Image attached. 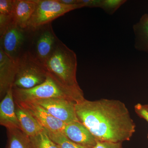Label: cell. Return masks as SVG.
I'll return each instance as SVG.
<instances>
[{
	"mask_svg": "<svg viewBox=\"0 0 148 148\" xmlns=\"http://www.w3.org/2000/svg\"><path fill=\"white\" fill-rule=\"evenodd\" d=\"M6 148H31L29 138L21 130L7 129Z\"/></svg>",
	"mask_w": 148,
	"mask_h": 148,
	"instance_id": "cell-16",
	"label": "cell"
},
{
	"mask_svg": "<svg viewBox=\"0 0 148 148\" xmlns=\"http://www.w3.org/2000/svg\"><path fill=\"white\" fill-rule=\"evenodd\" d=\"M38 0H14L12 16L19 27L27 30L28 23L34 12Z\"/></svg>",
	"mask_w": 148,
	"mask_h": 148,
	"instance_id": "cell-13",
	"label": "cell"
},
{
	"mask_svg": "<svg viewBox=\"0 0 148 148\" xmlns=\"http://www.w3.org/2000/svg\"><path fill=\"white\" fill-rule=\"evenodd\" d=\"M44 64L48 75L61 86L84 96L77 80L76 54L60 40L53 53Z\"/></svg>",
	"mask_w": 148,
	"mask_h": 148,
	"instance_id": "cell-2",
	"label": "cell"
},
{
	"mask_svg": "<svg viewBox=\"0 0 148 148\" xmlns=\"http://www.w3.org/2000/svg\"><path fill=\"white\" fill-rule=\"evenodd\" d=\"M42 27L36 42L35 55L44 64L53 53L59 40L54 34L51 23Z\"/></svg>",
	"mask_w": 148,
	"mask_h": 148,
	"instance_id": "cell-9",
	"label": "cell"
},
{
	"mask_svg": "<svg viewBox=\"0 0 148 148\" xmlns=\"http://www.w3.org/2000/svg\"><path fill=\"white\" fill-rule=\"evenodd\" d=\"M17 71V60L14 61L0 48V97L3 99L13 87Z\"/></svg>",
	"mask_w": 148,
	"mask_h": 148,
	"instance_id": "cell-10",
	"label": "cell"
},
{
	"mask_svg": "<svg viewBox=\"0 0 148 148\" xmlns=\"http://www.w3.org/2000/svg\"><path fill=\"white\" fill-rule=\"evenodd\" d=\"M83 8L82 5H67L58 0H38L34 12L29 20L27 30L35 31L51 23L71 11Z\"/></svg>",
	"mask_w": 148,
	"mask_h": 148,
	"instance_id": "cell-5",
	"label": "cell"
},
{
	"mask_svg": "<svg viewBox=\"0 0 148 148\" xmlns=\"http://www.w3.org/2000/svg\"><path fill=\"white\" fill-rule=\"evenodd\" d=\"M59 2L67 5H75L80 4V0H58Z\"/></svg>",
	"mask_w": 148,
	"mask_h": 148,
	"instance_id": "cell-25",
	"label": "cell"
},
{
	"mask_svg": "<svg viewBox=\"0 0 148 148\" xmlns=\"http://www.w3.org/2000/svg\"><path fill=\"white\" fill-rule=\"evenodd\" d=\"M135 48L140 51L148 52V14L142 16L133 26Z\"/></svg>",
	"mask_w": 148,
	"mask_h": 148,
	"instance_id": "cell-15",
	"label": "cell"
},
{
	"mask_svg": "<svg viewBox=\"0 0 148 148\" xmlns=\"http://www.w3.org/2000/svg\"><path fill=\"white\" fill-rule=\"evenodd\" d=\"M51 139L56 143L59 148H93L79 145L66 138L62 133L52 132L44 129Z\"/></svg>",
	"mask_w": 148,
	"mask_h": 148,
	"instance_id": "cell-18",
	"label": "cell"
},
{
	"mask_svg": "<svg viewBox=\"0 0 148 148\" xmlns=\"http://www.w3.org/2000/svg\"><path fill=\"white\" fill-rule=\"evenodd\" d=\"M34 117L44 129L63 133L66 123L53 117L45 109L33 102H15Z\"/></svg>",
	"mask_w": 148,
	"mask_h": 148,
	"instance_id": "cell-8",
	"label": "cell"
},
{
	"mask_svg": "<svg viewBox=\"0 0 148 148\" xmlns=\"http://www.w3.org/2000/svg\"><path fill=\"white\" fill-rule=\"evenodd\" d=\"M135 110L137 114L140 117L145 120L148 123V110L144 105L138 103L135 106Z\"/></svg>",
	"mask_w": 148,
	"mask_h": 148,
	"instance_id": "cell-23",
	"label": "cell"
},
{
	"mask_svg": "<svg viewBox=\"0 0 148 148\" xmlns=\"http://www.w3.org/2000/svg\"><path fill=\"white\" fill-rule=\"evenodd\" d=\"M126 1L125 0H101L100 8L107 13L112 14Z\"/></svg>",
	"mask_w": 148,
	"mask_h": 148,
	"instance_id": "cell-19",
	"label": "cell"
},
{
	"mask_svg": "<svg viewBox=\"0 0 148 148\" xmlns=\"http://www.w3.org/2000/svg\"><path fill=\"white\" fill-rule=\"evenodd\" d=\"M101 0H80L83 7L100 8Z\"/></svg>",
	"mask_w": 148,
	"mask_h": 148,
	"instance_id": "cell-24",
	"label": "cell"
},
{
	"mask_svg": "<svg viewBox=\"0 0 148 148\" xmlns=\"http://www.w3.org/2000/svg\"><path fill=\"white\" fill-rule=\"evenodd\" d=\"M12 21V15L0 14V35L3 33Z\"/></svg>",
	"mask_w": 148,
	"mask_h": 148,
	"instance_id": "cell-21",
	"label": "cell"
},
{
	"mask_svg": "<svg viewBox=\"0 0 148 148\" xmlns=\"http://www.w3.org/2000/svg\"><path fill=\"white\" fill-rule=\"evenodd\" d=\"M62 133L71 141L81 145L93 148L97 141L87 127L79 121L66 124Z\"/></svg>",
	"mask_w": 148,
	"mask_h": 148,
	"instance_id": "cell-11",
	"label": "cell"
},
{
	"mask_svg": "<svg viewBox=\"0 0 148 148\" xmlns=\"http://www.w3.org/2000/svg\"><path fill=\"white\" fill-rule=\"evenodd\" d=\"M147 138H148V135H147Z\"/></svg>",
	"mask_w": 148,
	"mask_h": 148,
	"instance_id": "cell-27",
	"label": "cell"
},
{
	"mask_svg": "<svg viewBox=\"0 0 148 148\" xmlns=\"http://www.w3.org/2000/svg\"><path fill=\"white\" fill-rule=\"evenodd\" d=\"M48 74L44 64L30 51H26L17 60V71L13 88L30 89L43 83Z\"/></svg>",
	"mask_w": 148,
	"mask_h": 148,
	"instance_id": "cell-4",
	"label": "cell"
},
{
	"mask_svg": "<svg viewBox=\"0 0 148 148\" xmlns=\"http://www.w3.org/2000/svg\"><path fill=\"white\" fill-rule=\"evenodd\" d=\"M29 138L31 148H59L44 129L37 135Z\"/></svg>",
	"mask_w": 148,
	"mask_h": 148,
	"instance_id": "cell-17",
	"label": "cell"
},
{
	"mask_svg": "<svg viewBox=\"0 0 148 148\" xmlns=\"http://www.w3.org/2000/svg\"><path fill=\"white\" fill-rule=\"evenodd\" d=\"M77 117L96 140L122 143L129 141L135 124L124 103L118 100L85 99L75 104Z\"/></svg>",
	"mask_w": 148,
	"mask_h": 148,
	"instance_id": "cell-1",
	"label": "cell"
},
{
	"mask_svg": "<svg viewBox=\"0 0 148 148\" xmlns=\"http://www.w3.org/2000/svg\"><path fill=\"white\" fill-rule=\"evenodd\" d=\"M121 143L101 142L97 140L93 148H122Z\"/></svg>",
	"mask_w": 148,
	"mask_h": 148,
	"instance_id": "cell-22",
	"label": "cell"
},
{
	"mask_svg": "<svg viewBox=\"0 0 148 148\" xmlns=\"http://www.w3.org/2000/svg\"><path fill=\"white\" fill-rule=\"evenodd\" d=\"M15 103V111L21 130L28 137L37 135L44 130L29 112Z\"/></svg>",
	"mask_w": 148,
	"mask_h": 148,
	"instance_id": "cell-14",
	"label": "cell"
},
{
	"mask_svg": "<svg viewBox=\"0 0 148 148\" xmlns=\"http://www.w3.org/2000/svg\"><path fill=\"white\" fill-rule=\"evenodd\" d=\"M14 5V0H0V14L12 15Z\"/></svg>",
	"mask_w": 148,
	"mask_h": 148,
	"instance_id": "cell-20",
	"label": "cell"
},
{
	"mask_svg": "<svg viewBox=\"0 0 148 148\" xmlns=\"http://www.w3.org/2000/svg\"><path fill=\"white\" fill-rule=\"evenodd\" d=\"M33 103L41 106L51 115L66 124L79 121L75 110L76 103L73 101L64 98H51L38 100Z\"/></svg>",
	"mask_w": 148,
	"mask_h": 148,
	"instance_id": "cell-6",
	"label": "cell"
},
{
	"mask_svg": "<svg viewBox=\"0 0 148 148\" xmlns=\"http://www.w3.org/2000/svg\"><path fill=\"white\" fill-rule=\"evenodd\" d=\"M15 102H33L41 99L62 98L73 101L76 103L84 100L81 96L61 86L48 75L43 83L30 89H20L12 87Z\"/></svg>",
	"mask_w": 148,
	"mask_h": 148,
	"instance_id": "cell-3",
	"label": "cell"
},
{
	"mask_svg": "<svg viewBox=\"0 0 148 148\" xmlns=\"http://www.w3.org/2000/svg\"><path fill=\"white\" fill-rule=\"evenodd\" d=\"M25 30L19 27L12 19L5 31L0 35V48L14 61H16L20 56V51L26 39Z\"/></svg>",
	"mask_w": 148,
	"mask_h": 148,
	"instance_id": "cell-7",
	"label": "cell"
},
{
	"mask_svg": "<svg viewBox=\"0 0 148 148\" xmlns=\"http://www.w3.org/2000/svg\"><path fill=\"white\" fill-rule=\"evenodd\" d=\"M144 107H145V108H146L147 109V110H148V104H146V105H144Z\"/></svg>",
	"mask_w": 148,
	"mask_h": 148,
	"instance_id": "cell-26",
	"label": "cell"
},
{
	"mask_svg": "<svg viewBox=\"0 0 148 148\" xmlns=\"http://www.w3.org/2000/svg\"><path fill=\"white\" fill-rule=\"evenodd\" d=\"M0 124L7 130H21L16 116L12 88L8 91L0 103Z\"/></svg>",
	"mask_w": 148,
	"mask_h": 148,
	"instance_id": "cell-12",
	"label": "cell"
}]
</instances>
